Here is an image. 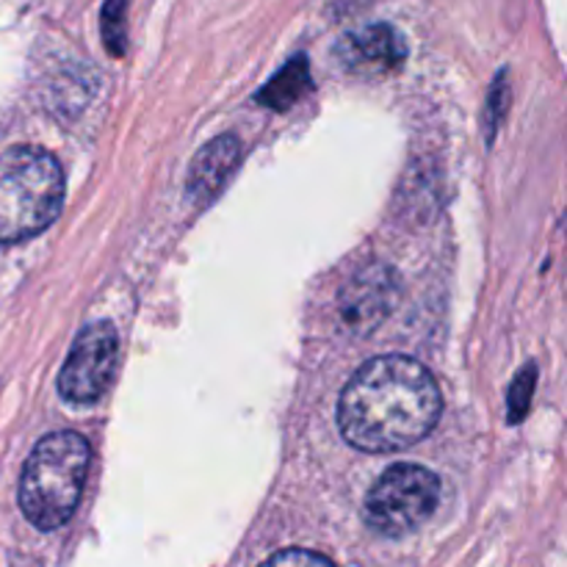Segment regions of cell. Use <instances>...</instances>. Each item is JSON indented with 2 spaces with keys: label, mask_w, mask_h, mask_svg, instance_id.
<instances>
[{
  "label": "cell",
  "mask_w": 567,
  "mask_h": 567,
  "mask_svg": "<svg viewBox=\"0 0 567 567\" xmlns=\"http://www.w3.org/2000/svg\"><path fill=\"white\" fill-rule=\"evenodd\" d=\"M443 399L430 371L404 354L369 360L338 399V430L349 446L391 454L424 441L441 419Z\"/></svg>",
  "instance_id": "cell-1"
},
{
  "label": "cell",
  "mask_w": 567,
  "mask_h": 567,
  "mask_svg": "<svg viewBox=\"0 0 567 567\" xmlns=\"http://www.w3.org/2000/svg\"><path fill=\"white\" fill-rule=\"evenodd\" d=\"M89 463L92 449L78 432H53L42 437L22 468V515L44 532L64 526L81 502Z\"/></svg>",
  "instance_id": "cell-2"
},
{
  "label": "cell",
  "mask_w": 567,
  "mask_h": 567,
  "mask_svg": "<svg viewBox=\"0 0 567 567\" xmlns=\"http://www.w3.org/2000/svg\"><path fill=\"white\" fill-rule=\"evenodd\" d=\"M64 175L39 147H11L0 155V244L25 241L59 216Z\"/></svg>",
  "instance_id": "cell-3"
},
{
  "label": "cell",
  "mask_w": 567,
  "mask_h": 567,
  "mask_svg": "<svg viewBox=\"0 0 567 567\" xmlns=\"http://www.w3.org/2000/svg\"><path fill=\"white\" fill-rule=\"evenodd\" d=\"M437 496L441 485L432 471L421 465H393L365 496L363 518L377 535L404 537L432 518Z\"/></svg>",
  "instance_id": "cell-4"
},
{
  "label": "cell",
  "mask_w": 567,
  "mask_h": 567,
  "mask_svg": "<svg viewBox=\"0 0 567 567\" xmlns=\"http://www.w3.org/2000/svg\"><path fill=\"white\" fill-rule=\"evenodd\" d=\"M120 341L109 321H94L72 343L59 374V393L72 404H92L103 396L116 369Z\"/></svg>",
  "instance_id": "cell-5"
},
{
  "label": "cell",
  "mask_w": 567,
  "mask_h": 567,
  "mask_svg": "<svg viewBox=\"0 0 567 567\" xmlns=\"http://www.w3.org/2000/svg\"><path fill=\"white\" fill-rule=\"evenodd\" d=\"M399 299V277L396 271L382 264H371L365 269L354 271L343 282L338 293V313L343 324L354 332H371Z\"/></svg>",
  "instance_id": "cell-6"
},
{
  "label": "cell",
  "mask_w": 567,
  "mask_h": 567,
  "mask_svg": "<svg viewBox=\"0 0 567 567\" xmlns=\"http://www.w3.org/2000/svg\"><path fill=\"white\" fill-rule=\"evenodd\" d=\"M336 59L354 75H385L402 66V61L408 59V44L396 28L377 22L341 37V42L336 44Z\"/></svg>",
  "instance_id": "cell-7"
},
{
  "label": "cell",
  "mask_w": 567,
  "mask_h": 567,
  "mask_svg": "<svg viewBox=\"0 0 567 567\" xmlns=\"http://www.w3.org/2000/svg\"><path fill=\"white\" fill-rule=\"evenodd\" d=\"M238 158H241V144L233 136H221L210 142L203 153L197 155L192 166V177H188V197L194 199H210L219 194L225 186L230 172L236 169Z\"/></svg>",
  "instance_id": "cell-8"
},
{
  "label": "cell",
  "mask_w": 567,
  "mask_h": 567,
  "mask_svg": "<svg viewBox=\"0 0 567 567\" xmlns=\"http://www.w3.org/2000/svg\"><path fill=\"white\" fill-rule=\"evenodd\" d=\"M310 89V66L305 55L288 61L280 72L269 81V86L258 94L264 105L275 111H288Z\"/></svg>",
  "instance_id": "cell-9"
},
{
  "label": "cell",
  "mask_w": 567,
  "mask_h": 567,
  "mask_svg": "<svg viewBox=\"0 0 567 567\" xmlns=\"http://www.w3.org/2000/svg\"><path fill=\"white\" fill-rule=\"evenodd\" d=\"M127 0H105L100 28H103V42L111 55H122L127 48Z\"/></svg>",
  "instance_id": "cell-10"
},
{
  "label": "cell",
  "mask_w": 567,
  "mask_h": 567,
  "mask_svg": "<svg viewBox=\"0 0 567 567\" xmlns=\"http://www.w3.org/2000/svg\"><path fill=\"white\" fill-rule=\"evenodd\" d=\"M532 388H535V369H526L520 371L518 380H515L513 385V396H509V421H520L526 415V410H529V402H532Z\"/></svg>",
  "instance_id": "cell-11"
},
{
  "label": "cell",
  "mask_w": 567,
  "mask_h": 567,
  "mask_svg": "<svg viewBox=\"0 0 567 567\" xmlns=\"http://www.w3.org/2000/svg\"><path fill=\"white\" fill-rule=\"evenodd\" d=\"M260 567H336L327 557L313 551H302V548H288V551L275 554L269 563H264Z\"/></svg>",
  "instance_id": "cell-12"
}]
</instances>
